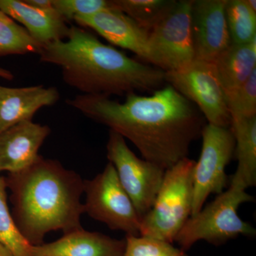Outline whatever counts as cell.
Instances as JSON below:
<instances>
[{
    "mask_svg": "<svg viewBox=\"0 0 256 256\" xmlns=\"http://www.w3.org/2000/svg\"><path fill=\"white\" fill-rule=\"evenodd\" d=\"M66 102L130 141L143 159L164 170L188 158L190 146L206 124L201 112L170 85L150 96L131 92L122 102L82 94Z\"/></svg>",
    "mask_w": 256,
    "mask_h": 256,
    "instance_id": "obj_1",
    "label": "cell"
},
{
    "mask_svg": "<svg viewBox=\"0 0 256 256\" xmlns=\"http://www.w3.org/2000/svg\"><path fill=\"white\" fill-rule=\"evenodd\" d=\"M38 56L43 63L58 66L64 82L82 95L154 92L166 82L161 69L130 58L80 26H70L66 40L44 46Z\"/></svg>",
    "mask_w": 256,
    "mask_h": 256,
    "instance_id": "obj_2",
    "label": "cell"
},
{
    "mask_svg": "<svg viewBox=\"0 0 256 256\" xmlns=\"http://www.w3.org/2000/svg\"><path fill=\"white\" fill-rule=\"evenodd\" d=\"M6 180L12 192L13 218L32 246L44 244L47 234L82 229L84 180L60 162L40 156L34 164Z\"/></svg>",
    "mask_w": 256,
    "mask_h": 256,
    "instance_id": "obj_3",
    "label": "cell"
},
{
    "mask_svg": "<svg viewBox=\"0 0 256 256\" xmlns=\"http://www.w3.org/2000/svg\"><path fill=\"white\" fill-rule=\"evenodd\" d=\"M246 190L242 184L230 180L226 191L222 192L206 207L190 216L174 242L186 252L202 240L220 246L240 236H255L256 229L242 220L238 214L240 205L255 201Z\"/></svg>",
    "mask_w": 256,
    "mask_h": 256,
    "instance_id": "obj_4",
    "label": "cell"
},
{
    "mask_svg": "<svg viewBox=\"0 0 256 256\" xmlns=\"http://www.w3.org/2000/svg\"><path fill=\"white\" fill-rule=\"evenodd\" d=\"M194 160H180L165 171L150 210L140 222V236L173 244L192 216Z\"/></svg>",
    "mask_w": 256,
    "mask_h": 256,
    "instance_id": "obj_5",
    "label": "cell"
},
{
    "mask_svg": "<svg viewBox=\"0 0 256 256\" xmlns=\"http://www.w3.org/2000/svg\"><path fill=\"white\" fill-rule=\"evenodd\" d=\"M84 213L112 230L140 236V217L110 162L95 178L84 181Z\"/></svg>",
    "mask_w": 256,
    "mask_h": 256,
    "instance_id": "obj_6",
    "label": "cell"
},
{
    "mask_svg": "<svg viewBox=\"0 0 256 256\" xmlns=\"http://www.w3.org/2000/svg\"><path fill=\"white\" fill-rule=\"evenodd\" d=\"M165 82L197 106L208 124L230 128L226 96L214 62L194 60L182 68L165 72Z\"/></svg>",
    "mask_w": 256,
    "mask_h": 256,
    "instance_id": "obj_7",
    "label": "cell"
},
{
    "mask_svg": "<svg viewBox=\"0 0 256 256\" xmlns=\"http://www.w3.org/2000/svg\"><path fill=\"white\" fill-rule=\"evenodd\" d=\"M107 156L142 220L154 204L166 170L138 158L130 149L126 139L112 130L109 132Z\"/></svg>",
    "mask_w": 256,
    "mask_h": 256,
    "instance_id": "obj_8",
    "label": "cell"
},
{
    "mask_svg": "<svg viewBox=\"0 0 256 256\" xmlns=\"http://www.w3.org/2000/svg\"><path fill=\"white\" fill-rule=\"evenodd\" d=\"M192 0H180L149 33L148 60L164 72L184 68L194 60L192 33Z\"/></svg>",
    "mask_w": 256,
    "mask_h": 256,
    "instance_id": "obj_9",
    "label": "cell"
},
{
    "mask_svg": "<svg viewBox=\"0 0 256 256\" xmlns=\"http://www.w3.org/2000/svg\"><path fill=\"white\" fill-rule=\"evenodd\" d=\"M201 137V154L194 169L192 216L204 208L210 194H220L226 188L228 180L226 168L235 150V139L230 128L206 124Z\"/></svg>",
    "mask_w": 256,
    "mask_h": 256,
    "instance_id": "obj_10",
    "label": "cell"
},
{
    "mask_svg": "<svg viewBox=\"0 0 256 256\" xmlns=\"http://www.w3.org/2000/svg\"><path fill=\"white\" fill-rule=\"evenodd\" d=\"M226 0H192L194 60L214 62L232 44L226 18Z\"/></svg>",
    "mask_w": 256,
    "mask_h": 256,
    "instance_id": "obj_11",
    "label": "cell"
},
{
    "mask_svg": "<svg viewBox=\"0 0 256 256\" xmlns=\"http://www.w3.org/2000/svg\"><path fill=\"white\" fill-rule=\"evenodd\" d=\"M48 126L25 121L0 134V173L16 174L38 159V150L50 136Z\"/></svg>",
    "mask_w": 256,
    "mask_h": 256,
    "instance_id": "obj_12",
    "label": "cell"
},
{
    "mask_svg": "<svg viewBox=\"0 0 256 256\" xmlns=\"http://www.w3.org/2000/svg\"><path fill=\"white\" fill-rule=\"evenodd\" d=\"M80 26L94 30L112 44L132 52L148 62L149 32L119 10H102L74 18Z\"/></svg>",
    "mask_w": 256,
    "mask_h": 256,
    "instance_id": "obj_13",
    "label": "cell"
},
{
    "mask_svg": "<svg viewBox=\"0 0 256 256\" xmlns=\"http://www.w3.org/2000/svg\"><path fill=\"white\" fill-rule=\"evenodd\" d=\"M60 98L55 87L0 86V134L16 124L32 120L38 110L54 105Z\"/></svg>",
    "mask_w": 256,
    "mask_h": 256,
    "instance_id": "obj_14",
    "label": "cell"
},
{
    "mask_svg": "<svg viewBox=\"0 0 256 256\" xmlns=\"http://www.w3.org/2000/svg\"><path fill=\"white\" fill-rule=\"evenodd\" d=\"M126 240L82 228L55 242L32 246L30 256H122Z\"/></svg>",
    "mask_w": 256,
    "mask_h": 256,
    "instance_id": "obj_15",
    "label": "cell"
},
{
    "mask_svg": "<svg viewBox=\"0 0 256 256\" xmlns=\"http://www.w3.org/2000/svg\"><path fill=\"white\" fill-rule=\"evenodd\" d=\"M0 11L22 24L42 47L68 36L70 26L55 9H36L24 0H0Z\"/></svg>",
    "mask_w": 256,
    "mask_h": 256,
    "instance_id": "obj_16",
    "label": "cell"
},
{
    "mask_svg": "<svg viewBox=\"0 0 256 256\" xmlns=\"http://www.w3.org/2000/svg\"><path fill=\"white\" fill-rule=\"evenodd\" d=\"M214 63L226 96H228L256 70V38L246 44H230Z\"/></svg>",
    "mask_w": 256,
    "mask_h": 256,
    "instance_id": "obj_17",
    "label": "cell"
},
{
    "mask_svg": "<svg viewBox=\"0 0 256 256\" xmlns=\"http://www.w3.org/2000/svg\"><path fill=\"white\" fill-rule=\"evenodd\" d=\"M234 139V154L238 161L236 171L232 180L246 188L256 185V116L232 120L230 126Z\"/></svg>",
    "mask_w": 256,
    "mask_h": 256,
    "instance_id": "obj_18",
    "label": "cell"
},
{
    "mask_svg": "<svg viewBox=\"0 0 256 256\" xmlns=\"http://www.w3.org/2000/svg\"><path fill=\"white\" fill-rule=\"evenodd\" d=\"M112 8L150 32L174 8L175 0H111Z\"/></svg>",
    "mask_w": 256,
    "mask_h": 256,
    "instance_id": "obj_19",
    "label": "cell"
},
{
    "mask_svg": "<svg viewBox=\"0 0 256 256\" xmlns=\"http://www.w3.org/2000/svg\"><path fill=\"white\" fill-rule=\"evenodd\" d=\"M42 45L21 25L0 11V57L10 55L40 54Z\"/></svg>",
    "mask_w": 256,
    "mask_h": 256,
    "instance_id": "obj_20",
    "label": "cell"
},
{
    "mask_svg": "<svg viewBox=\"0 0 256 256\" xmlns=\"http://www.w3.org/2000/svg\"><path fill=\"white\" fill-rule=\"evenodd\" d=\"M225 10L232 44H246L256 38V12L246 0H226Z\"/></svg>",
    "mask_w": 256,
    "mask_h": 256,
    "instance_id": "obj_21",
    "label": "cell"
},
{
    "mask_svg": "<svg viewBox=\"0 0 256 256\" xmlns=\"http://www.w3.org/2000/svg\"><path fill=\"white\" fill-rule=\"evenodd\" d=\"M6 178L0 176V242L15 256H30L32 245L20 233L8 204Z\"/></svg>",
    "mask_w": 256,
    "mask_h": 256,
    "instance_id": "obj_22",
    "label": "cell"
},
{
    "mask_svg": "<svg viewBox=\"0 0 256 256\" xmlns=\"http://www.w3.org/2000/svg\"><path fill=\"white\" fill-rule=\"evenodd\" d=\"M232 120L256 116V70L236 90L226 96Z\"/></svg>",
    "mask_w": 256,
    "mask_h": 256,
    "instance_id": "obj_23",
    "label": "cell"
},
{
    "mask_svg": "<svg viewBox=\"0 0 256 256\" xmlns=\"http://www.w3.org/2000/svg\"><path fill=\"white\" fill-rule=\"evenodd\" d=\"M122 256H188L170 242L142 236L127 235Z\"/></svg>",
    "mask_w": 256,
    "mask_h": 256,
    "instance_id": "obj_24",
    "label": "cell"
},
{
    "mask_svg": "<svg viewBox=\"0 0 256 256\" xmlns=\"http://www.w3.org/2000/svg\"><path fill=\"white\" fill-rule=\"evenodd\" d=\"M53 6L66 22L102 10L114 9L112 2L108 0H53Z\"/></svg>",
    "mask_w": 256,
    "mask_h": 256,
    "instance_id": "obj_25",
    "label": "cell"
},
{
    "mask_svg": "<svg viewBox=\"0 0 256 256\" xmlns=\"http://www.w3.org/2000/svg\"><path fill=\"white\" fill-rule=\"evenodd\" d=\"M26 4L42 10H54L53 6V0H24Z\"/></svg>",
    "mask_w": 256,
    "mask_h": 256,
    "instance_id": "obj_26",
    "label": "cell"
},
{
    "mask_svg": "<svg viewBox=\"0 0 256 256\" xmlns=\"http://www.w3.org/2000/svg\"><path fill=\"white\" fill-rule=\"evenodd\" d=\"M0 78L6 79V80H11L14 78V74L12 73L9 70L2 68L0 67Z\"/></svg>",
    "mask_w": 256,
    "mask_h": 256,
    "instance_id": "obj_27",
    "label": "cell"
},
{
    "mask_svg": "<svg viewBox=\"0 0 256 256\" xmlns=\"http://www.w3.org/2000/svg\"><path fill=\"white\" fill-rule=\"evenodd\" d=\"M0 256H15L9 249L0 242Z\"/></svg>",
    "mask_w": 256,
    "mask_h": 256,
    "instance_id": "obj_28",
    "label": "cell"
},
{
    "mask_svg": "<svg viewBox=\"0 0 256 256\" xmlns=\"http://www.w3.org/2000/svg\"><path fill=\"white\" fill-rule=\"evenodd\" d=\"M249 8L256 12V0H246Z\"/></svg>",
    "mask_w": 256,
    "mask_h": 256,
    "instance_id": "obj_29",
    "label": "cell"
}]
</instances>
